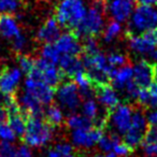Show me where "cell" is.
Wrapping results in <instances>:
<instances>
[{"instance_id":"1","label":"cell","mask_w":157,"mask_h":157,"mask_svg":"<svg viewBox=\"0 0 157 157\" xmlns=\"http://www.w3.org/2000/svg\"><path fill=\"white\" fill-rule=\"evenodd\" d=\"M108 1L109 0H92L83 20L73 33L78 36H83L84 38L98 37L105 27V16L108 13Z\"/></svg>"},{"instance_id":"2","label":"cell","mask_w":157,"mask_h":157,"mask_svg":"<svg viewBox=\"0 0 157 157\" xmlns=\"http://www.w3.org/2000/svg\"><path fill=\"white\" fill-rule=\"evenodd\" d=\"M85 13L83 0H60L55 9V18L61 27L74 31Z\"/></svg>"},{"instance_id":"3","label":"cell","mask_w":157,"mask_h":157,"mask_svg":"<svg viewBox=\"0 0 157 157\" xmlns=\"http://www.w3.org/2000/svg\"><path fill=\"white\" fill-rule=\"evenodd\" d=\"M54 128L44 121L43 117L27 116L26 131L23 141L31 147H41L52 140Z\"/></svg>"},{"instance_id":"4","label":"cell","mask_w":157,"mask_h":157,"mask_svg":"<svg viewBox=\"0 0 157 157\" xmlns=\"http://www.w3.org/2000/svg\"><path fill=\"white\" fill-rule=\"evenodd\" d=\"M157 28V9L151 6H138L131 14L125 35H140Z\"/></svg>"},{"instance_id":"5","label":"cell","mask_w":157,"mask_h":157,"mask_svg":"<svg viewBox=\"0 0 157 157\" xmlns=\"http://www.w3.org/2000/svg\"><path fill=\"white\" fill-rule=\"evenodd\" d=\"M28 76L36 80H40L54 88L58 87L63 83V80L65 78L60 68L41 57L35 59V67L28 73Z\"/></svg>"},{"instance_id":"6","label":"cell","mask_w":157,"mask_h":157,"mask_svg":"<svg viewBox=\"0 0 157 157\" xmlns=\"http://www.w3.org/2000/svg\"><path fill=\"white\" fill-rule=\"evenodd\" d=\"M148 129L146 116L141 108L133 109L131 125L124 135V143H126L132 151H135L140 144H142Z\"/></svg>"},{"instance_id":"7","label":"cell","mask_w":157,"mask_h":157,"mask_svg":"<svg viewBox=\"0 0 157 157\" xmlns=\"http://www.w3.org/2000/svg\"><path fill=\"white\" fill-rule=\"evenodd\" d=\"M56 98L59 105L70 112H75L82 105V96L73 81L63 82L56 90Z\"/></svg>"},{"instance_id":"8","label":"cell","mask_w":157,"mask_h":157,"mask_svg":"<svg viewBox=\"0 0 157 157\" xmlns=\"http://www.w3.org/2000/svg\"><path fill=\"white\" fill-rule=\"evenodd\" d=\"M133 109L130 105H118L109 113L108 126H111L115 130V133L125 135L131 125Z\"/></svg>"},{"instance_id":"9","label":"cell","mask_w":157,"mask_h":157,"mask_svg":"<svg viewBox=\"0 0 157 157\" xmlns=\"http://www.w3.org/2000/svg\"><path fill=\"white\" fill-rule=\"evenodd\" d=\"M130 48L138 54H152L157 48V31L150 30L140 35H126Z\"/></svg>"},{"instance_id":"10","label":"cell","mask_w":157,"mask_h":157,"mask_svg":"<svg viewBox=\"0 0 157 157\" xmlns=\"http://www.w3.org/2000/svg\"><path fill=\"white\" fill-rule=\"evenodd\" d=\"M25 90L30 93L43 105H50L56 95V90L44 82L27 76L25 81Z\"/></svg>"},{"instance_id":"11","label":"cell","mask_w":157,"mask_h":157,"mask_svg":"<svg viewBox=\"0 0 157 157\" xmlns=\"http://www.w3.org/2000/svg\"><path fill=\"white\" fill-rule=\"evenodd\" d=\"M105 130L93 127L90 129H78L73 130L71 133V140L73 145L81 148H92L94 145L98 144Z\"/></svg>"},{"instance_id":"12","label":"cell","mask_w":157,"mask_h":157,"mask_svg":"<svg viewBox=\"0 0 157 157\" xmlns=\"http://www.w3.org/2000/svg\"><path fill=\"white\" fill-rule=\"evenodd\" d=\"M155 63L142 59L133 66L132 81L140 88H147L155 81Z\"/></svg>"},{"instance_id":"13","label":"cell","mask_w":157,"mask_h":157,"mask_svg":"<svg viewBox=\"0 0 157 157\" xmlns=\"http://www.w3.org/2000/svg\"><path fill=\"white\" fill-rule=\"evenodd\" d=\"M22 80V70L6 66L0 73V94L14 95Z\"/></svg>"},{"instance_id":"14","label":"cell","mask_w":157,"mask_h":157,"mask_svg":"<svg viewBox=\"0 0 157 157\" xmlns=\"http://www.w3.org/2000/svg\"><path fill=\"white\" fill-rule=\"evenodd\" d=\"M55 46L59 53L63 55H72V56H80L83 53L82 43L78 41V36L73 31H69L61 35L56 42H54Z\"/></svg>"},{"instance_id":"15","label":"cell","mask_w":157,"mask_h":157,"mask_svg":"<svg viewBox=\"0 0 157 157\" xmlns=\"http://www.w3.org/2000/svg\"><path fill=\"white\" fill-rule=\"evenodd\" d=\"M135 0H109L108 13L116 22H126L135 10Z\"/></svg>"},{"instance_id":"16","label":"cell","mask_w":157,"mask_h":157,"mask_svg":"<svg viewBox=\"0 0 157 157\" xmlns=\"http://www.w3.org/2000/svg\"><path fill=\"white\" fill-rule=\"evenodd\" d=\"M95 95L107 112H111L120 105V97L111 83L94 86Z\"/></svg>"},{"instance_id":"17","label":"cell","mask_w":157,"mask_h":157,"mask_svg":"<svg viewBox=\"0 0 157 157\" xmlns=\"http://www.w3.org/2000/svg\"><path fill=\"white\" fill-rule=\"evenodd\" d=\"M61 36L60 25L55 17H50L45 21L43 25L39 28L36 35V39L40 43H54Z\"/></svg>"},{"instance_id":"18","label":"cell","mask_w":157,"mask_h":157,"mask_svg":"<svg viewBox=\"0 0 157 157\" xmlns=\"http://www.w3.org/2000/svg\"><path fill=\"white\" fill-rule=\"evenodd\" d=\"M17 99V102L20 105L22 111L27 116H35V117H43V105L33 95L25 90Z\"/></svg>"},{"instance_id":"19","label":"cell","mask_w":157,"mask_h":157,"mask_svg":"<svg viewBox=\"0 0 157 157\" xmlns=\"http://www.w3.org/2000/svg\"><path fill=\"white\" fill-rule=\"evenodd\" d=\"M59 68L63 75L67 78H73L78 73L84 70L83 59L80 56H72V55H63L59 60Z\"/></svg>"},{"instance_id":"20","label":"cell","mask_w":157,"mask_h":157,"mask_svg":"<svg viewBox=\"0 0 157 157\" xmlns=\"http://www.w3.org/2000/svg\"><path fill=\"white\" fill-rule=\"evenodd\" d=\"M133 78V67L130 65H125L121 68L113 69L110 73V82L116 90H124L126 85Z\"/></svg>"},{"instance_id":"21","label":"cell","mask_w":157,"mask_h":157,"mask_svg":"<svg viewBox=\"0 0 157 157\" xmlns=\"http://www.w3.org/2000/svg\"><path fill=\"white\" fill-rule=\"evenodd\" d=\"M0 35L7 39H14L21 35L20 26L11 14H0Z\"/></svg>"},{"instance_id":"22","label":"cell","mask_w":157,"mask_h":157,"mask_svg":"<svg viewBox=\"0 0 157 157\" xmlns=\"http://www.w3.org/2000/svg\"><path fill=\"white\" fill-rule=\"evenodd\" d=\"M9 125L13 131L15 132L16 137H20L23 139L26 131V124H27V115L23 111H20L17 113L9 114L8 115Z\"/></svg>"},{"instance_id":"23","label":"cell","mask_w":157,"mask_h":157,"mask_svg":"<svg viewBox=\"0 0 157 157\" xmlns=\"http://www.w3.org/2000/svg\"><path fill=\"white\" fill-rule=\"evenodd\" d=\"M44 121L48 123V125L55 128V127L61 126L65 123V116H63V112L60 109V107L57 105H50L44 112Z\"/></svg>"},{"instance_id":"24","label":"cell","mask_w":157,"mask_h":157,"mask_svg":"<svg viewBox=\"0 0 157 157\" xmlns=\"http://www.w3.org/2000/svg\"><path fill=\"white\" fill-rule=\"evenodd\" d=\"M65 124L68 128L72 130H78V129H90L94 127V124L90 120H88L86 116L81 114L72 113L65 120Z\"/></svg>"},{"instance_id":"25","label":"cell","mask_w":157,"mask_h":157,"mask_svg":"<svg viewBox=\"0 0 157 157\" xmlns=\"http://www.w3.org/2000/svg\"><path fill=\"white\" fill-rule=\"evenodd\" d=\"M81 107H82L83 115L86 116V117L92 121L93 123H94L99 116L102 115V114H100V111H99L98 103L93 98H86L85 100L82 102ZM105 113H108V112H105Z\"/></svg>"},{"instance_id":"26","label":"cell","mask_w":157,"mask_h":157,"mask_svg":"<svg viewBox=\"0 0 157 157\" xmlns=\"http://www.w3.org/2000/svg\"><path fill=\"white\" fill-rule=\"evenodd\" d=\"M26 8L25 0H0V12L2 14L18 13Z\"/></svg>"},{"instance_id":"27","label":"cell","mask_w":157,"mask_h":157,"mask_svg":"<svg viewBox=\"0 0 157 157\" xmlns=\"http://www.w3.org/2000/svg\"><path fill=\"white\" fill-rule=\"evenodd\" d=\"M40 56H41V58L45 59V60L50 61V63H55V65L58 63L61 58V54L57 50L54 43L43 44L42 48L40 50Z\"/></svg>"},{"instance_id":"28","label":"cell","mask_w":157,"mask_h":157,"mask_svg":"<svg viewBox=\"0 0 157 157\" xmlns=\"http://www.w3.org/2000/svg\"><path fill=\"white\" fill-rule=\"evenodd\" d=\"M120 141H121V139H120V137H118L117 133H115L114 131H112V132L108 133V135L103 133L102 137H101V139L99 140L98 145H99V147L103 151V152L108 153V152L113 151L114 146H115Z\"/></svg>"},{"instance_id":"29","label":"cell","mask_w":157,"mask_h":157,"mask_svg":"<svg viewBox=\"0 0 157 157\" xmlns=\"http://www.w3.org/2000/svg\"><path fill=\"white\" fill-rule=\"evenodd\" d=\"M121 33H122V26H121V24L118 22H116V21L111 20L108 23L105 28L103 29V33H102L103 40L105 42H112L121 35Z\"/></svg>"},{"instance_id":"30","label":"cell","mask_w":157,"mask_h":157,"mask_svg":"<svg viewBox=\"0 0 157 157\" xmlns=\"http://www.w3.org/2000/svg\"><path fill=\"white\" fill-rule=\"evenodd\" d=\"M107 59L109 65L114 69L121 68L125 65H128L129 63L128 57L124 54H121V53H111V54H109L107 56Z\"/></svg>"},{"instance_id":"31","label":"cell","mask_w":157,"mask_h":157,"mask_svg":"<svg viewBox=\"0 0 157 157\" xmlns=\"http://www.w3.org/2000/svg\"><path fill=\"white\" fill-rule=\"evenodd\" d=\"M84 55H94L99 52V42L96 37H86L82 43Z\"/></svg>"},{"instance_id":"32","label":"cell","mask_w":157,"mask_h":157,"mask_svg":"<svg viewBox=\"0 0 157 157\" xmlns=\"http://www.w3.org/2000/svg\"><path fill=\"white\" fill-rule=\"evenodd\" d=\"M17 63H18V66H20L21 70L27 74H28L29 72L33 69V67H35V59L31 58V57L28 56V55L18 54L17 55Z\"/></svg>"},{"instance_id":"33","label":"cell","mask_w":157,"mask_h":157,"mask_svg":"<svg viewBox=\"0 0 157 157\" xmlns=\"http://www.w3.org/2000/svg\"><path fill=\"white\" fill-rule=\"evenodd\" d=\"M0 139L2 140V141L8 142H13L16 139L15 132H14L13 129L7 123L0 124Z\"/></svg>"},{"instance_id":"34","label":"cell","mask_w":157,"mask_h":157,"mask_svg":"<svg viewBox=\"0 0 157 157\" xmlns=\"http://www.w3.org/2000/svg\"><path fill=\"white\" fill-rule=\"evenodd\" d=\"M148 92V102L147 108H152L154 110H157V78L147 87Z\"/></svg>"},{"instance_id":"35","label":"cell","mask_w":157,"mask_h":157,"mask_svg":"<svg viewBox=\"0 0 157 157\" xmlns=\"http://www.w3.org/2000/svg\"><path fill=\"white\" fill-rule=\"evenodd\" d=\"M16 153V147L12 142L1 141L0 142V156L1 157H14Z\"/></svg>"},{"instance_id":"36","label":"cell","mask_w":157,"mask_h":157,"mask_svg":"<svg viewBox=\"0 0 157 157\" xmlns=\"http://www.w3.org/2000/svg\"><path fill=\"white\" fill-rule=\"evenodd\" d=\"M141 88L137 85L133 81H130L128 84L126 85V87L124 88L125 93H126L127 97H128L130 100H137L138 95H139V92Z\"/></svg>"},{"instance_id":"37","label":"cell","mask_w":157,"mask_h":157,"mask_svg":"<svg viewBox=\"0 0 157 157\" xmlns=\"http://www.w3.org/2000/svg\"><path fill=\"white\" fill-rule=\"evenodd\" d=\"M112 152H113L114 154L116 155V156L126 157V156H128L129 154H131L133 151L131 150V148L129 147V146L127 145L126 143L120 141L115 146H114V148H113V151H112Z\"/></svg>"},{"instance_id":"38","label":"cell","mask_w":157,"mask_h":157,"mask_svg":"<svg viewBox=\"0 0 157 157\" xmlns=\"http://www.w3.org/2000/svg\"><path fill=\"white\" fill-rule=\"evenodd\" d=\"M26 42H27L26 38L21 33V35L17 36V37H15L14 39H12V48H13V51L17 55L21 54V52L25 48Z\"/></svg>"},{"instance_id":"39","label":"cell","mask_w":157,"mask_h":157,"mask_svg":"<svg viewBox=\"0 0 157 157\" xmlns=\"http://www.w3.org/2000/svg\"><path fill=\"white\" fill-rule=\"evenodd\" d=\"M54 148L61 155H69L74 153V148L71 144L67 143V142H60V143H57L56 145L54 146Z\"/></svg>"},{"instance_id":"40","label":"cell","mask_w":157,"mask_h":157,"mask_svg":"<svg viewBox=\"0 0 157 157\" xmlns=\"http://www.w3.org/2000/svg\"><path fill=\"white\" fill-rule=\"evenodd\" d=\"M14 157H33V153L28 147V145L23 144V145L16 147V153Z\"/></svg>"},{"instance_id":"41","label":"cell","mask_w":157,"mask_h":157,"mask_svg":"<svg viewBox=\"0 0 157 157\" xmlns=\"http://www.w3.org/2000/svg\"><path fill=\"white\" fill-rule=\"evenodd\" d=\"M146 121H147V124L150 125L148 127H157V110L148 112L146 115Z\"/></svg>"},{"instance_id":"42","label":"cell","mask_w":157,"mask_h":157,"mask_svg":"<svg viewBox=\"0 0 157 157\" xmlns=\"http://www.w3.org/2000/svg\"><path fill=\"white\" fill-rule=\"evenodd\" d=\"M7 120H8V113H7V111H6L5 107L0 103V124L6 123Z\"/></svg>"},{"instance_id":"43","label":"cell","mask_w":157,"mask_h":157,"mask_svg":"<svg viewBox=\"0 0 157 157\" xmlns=\"http://www.w3.org/2000/svg\"><path fill=\"white\" fill-rule=\"evenodd\" d=\"M139 5L142 6H151V7H157V0H135Z\"/></svg>"},{"instance_id":"44","label":"cell","mask_w":157,"mask_h":157,"mask_svg":"<svg viewBox=\"0 0 157 157\" xmlns=\"http://www.w3.org/2000/svg\"><path fill=\"white\" fill-rule=\"evenodd\" d=\"M95 157H117L114 153H109V154H107L105 156H101V155H97V156Z\"/></svg>"},{"instance_id":"45","label":"cell","mask_w":157,"mask_h":157,"mask_svg":"<svg viewBox=\"0 0 157 157\" xmlns=\"http://www.w3.org/2000/svg\"><path fill=\"white\" fill-rule=\"evenodd\" d=\"M151 55H152V58L154 59V60H155V61H156V63H157V48H156V50H155L154 52H153V53H152V54H151Z\"/></svg>"},{"instance_id":"46","label":"cell","mask_w":157,"mask_h":157,"mask_svg":"<svg viewBox=\"0 0 157 157\" xmlns=\"http://www.w3.org/2000/svg\"><path fill=\"white\" fill-rule=\"evenodd\" d=\"M5 67H6V66H5V65H2V63H0V73L2 72V70L5 69Z\"/></svg>"},{"instance_id":"47","label":"cell","mask_w":157,"mask_h":157,"mask_svg":"<svg viewBox=\"0 0 157 157\" xmlns=\"http://www.w3.org/2000/svg\"><path fill=\"white\" fill-rule=\"evenodd\" d=\"M155 30H156V31H157V28H156V29H155Z\"/></svg>"},{"instance_id":"48","label":"cell","mask_w":157,"mask_h":157,"mask_svg":"<svg viewBox=\"0 0 157 157\" xmlns=\"http://www.w3.org/2000/svg\"><path fill=\"white\" fill-rule=\"evenodd\" d=\"M0 157H1V156H0Z\"/></svg>"}]
</instances>
